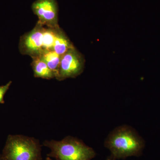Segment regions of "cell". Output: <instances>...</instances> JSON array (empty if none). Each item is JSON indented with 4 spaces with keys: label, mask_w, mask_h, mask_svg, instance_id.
<instances>
[{
    "label": "cell",
    "mask_w": 160,
    "mask_h": 160,
    "mask_svg": "<svg viewBox=\"0 0 160 160\" xmlns=\"http://www.w3.org/2000/svg\"><path fill=\"white\" fill-rule=\"evenodd\" d=\"M104 146L116 159H125L130 157L141 156L145 142L133 128L124 125L118 126L109 133Z\"/></svg>",
    "instance_id": "cell-1"
},
{
    "label": "cell",
    "mask_w": 160,
    "mask_h": 160,
    "mask_svg": "<svg viewBox=\"0 0 160 160\" xmlns=\"http://www.w3.org/2000/svg\"><path fill=\"white\" fill-rule=\"evenodd\" d=\"M43 145L50 149L47 157L56 160H91L97 155L94 149L82 140L70 136L61 141L46 140Z\"/></svg>",
    "instance_id": "cell-2"
},
{
    "label": "cell",
    "mask_w": 160,
    "mask_h": 160,
    "mask_svg": "<svg viewBox=\"0 0 160 160\" xmlns=\"http://www.w3.org/2000/svg\"><path fill=\"white\" fill-rule=\"evenodd\" d=\"M3 160H42L38 140L22 135H9L2 154Z\"/></svg>",
    "instance_id": "cell-3"
},
{
    "label": "cell",
    "mask_w": 160,
    "mask_h": 160,
    "mask_svg": "<svg viewBox=\"0 0 160 160\" xmlns=\"http://www.w3.org/2000/svg\"><path fill=\"white\" fill-rule=\"evenodd\" d=\"M54 42L52 32L37 22L31 31L21 38L19 48L22 54L28 55L31 58L38 57L45 52L52 50Z\"/></svg>",
    "instance_id": "cell-4"
},
{
    "label": "cell",
    "mask_w": 160,
    "mask_h": 160,
    "mask_svg": "<svg viewBox=\"0 0 160 160\" xmlns=\"http://www.w3.org/2000/svg\"><path fill=\"white\" fill-rule=\"evenodd\" d=\"M85 65V59L83 55L75 47L72 48L62 56L56 79L61 81L77 77L82 73Z\"/></svg>",
    "instance_id": "cell-5"
},
{
    "label": "cell",
    "mask_w": 160,
    "mask_h": 160,
    "mask_svg": "<svg viewBox=\"0 0 160 160\" xmlns=\"http://www.w3.org/2000/svg\"><path fill=\"white\" fill-rule=\"evenodd\" d=\"M32 9L38 18V23L50 28L59 27L58 6L56 0H36Z\"/></svg>",
    "instance_id": "cell-6"
},
{
    "label": "cell",
    "mask_w": 160,
    "mask_h": 160,
    "mask_svg": "<svg viewBox=\"0 0 160 160\" xmlns=\"http://www.w3.org/2000/svg\"><path fill=\"white\" fill-rule=\"evenodd\" d=\"M31 58L32 60L31 66L35 78L48 80L55 78L54 72L39 57Z\"/></svg>",
    "instance_id": "cell-7"
},
{
    "label": "cell",
    "mask_w": 160,
    "mask_h": 160,
    "mask_svg": "<svg viewBox=\"0 0 160 160\" xmlns=\"http://www.w3.org/2000/svg\"><path fill=\"white\" fill-rule=\"evenodd\" d=\"M62 56L55 51L50 50L45 52L39 57L48 65L49 68L54 72L56 78L57 77Z\"/></svg>",
    "instance_id": "cell-8"
},
{
    "label": "cell",
    "mask_w": 160,
    "mask_h": 160,
    "mask_svg": "<svg viewBox=\"0 0 160 160\" xmlns=\"http://www.w3.org/2000/svg\"><path fill=\"white\" fill-rule=\"evenodd\" d=\"M12 83V81H9L6 85L0 86V104H3L5 103L4 97L7 92L9 90Z\"/></svg>",
    "instance_id": "cell-9"
},
{
    "label": "cell",
    "mask_w": 160,
    "mask_h": 160,
    "mask_svg": "<svg viewBox=\"0 0 160 160\" xmlns=\"http://www.w3.org/2000/svg\"><path fill=\"white\" fill-rule=\"evenodd\" d=\"M115 158L113 156L112 154H110V155L106 159V160H116Z\"/></svg>",
    "instance_id": "cell-10"
},
{
    "label": "cell",
    "mask_w": 160,
    "mask_h": 160,
    "mask_svg": "<svg viewBox=\"0 0 160 160\" xmlns=\"http://www.w3.org/2000/svg\"><path fill=\"white\" fill-rule=\"evenodd\" d=\"M45 160H52V159L51 158L49 157H47V158H46Z\"/></svg>",
    "instance_id": "cell-11"
},
{
    "label": "cell",
    "mask_w": 160,
    "mask_h": 160,
    "mask_svg": "<svg viewBox=\"0 0 160 160\" xmlns=\"http://www.w3.org/2000/svg\"><path fill=\"white\" fill-rule=\"evenodd\" d=\"M0 160H3L2 157V154H0Z\"/></svg>",
    "instance_id": "cell-12"
}]
</instances>
